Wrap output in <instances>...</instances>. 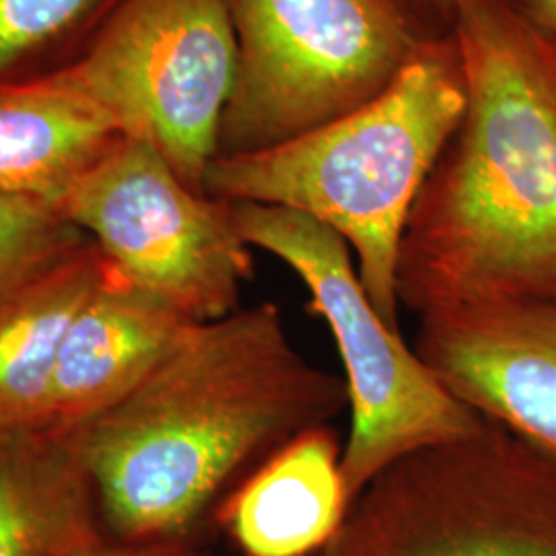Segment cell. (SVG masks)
Returning <instances> with one entry per match:
<instances>
[{
	"mask_svg": "<svg viewBox=\"0 0 556 556\" xmlns=\"http://www.w3.org/2000/svg\"><path fill=\"white\" fill-rule=\"evenodd\" d=\"M466 108L418 190L396 262L418 316L556 298V38L509 0H462Z\"/></svg>",
	"mask_w": 556,
	"mask_h": 556,
	"instance_id": "obj_1",
	"label": "cell"
},
{
	"mask_svg": "<svg viewBox=\"0 0 556 556\" xmlns=\"http://www.w3.org/2000/svg\"><path fill=\"white\" fill-rule=\"evenodd\" d=\"M344 408V378L303 357L277 305L258 303L190 324L75 443L122 540H190L239 472Z\"/></svg>",
	"mask_w": 556,
	"mask_h": 556,
	"instance_id": "obj_2",
	"label": "cell"
},
{
	"mask_svg": "<svg viewBox=\"0 0 556 556\" xmlns=\"http://www.w3.org/2000/svg\"><path fill=\"white\" fill-rule=\"evenodd\" d=\"M464 108L456 36L425 41L379 98L273 149L215 157L204 190L229 202L287 206L332 227L355 252L371 303L400 332V239Z\"/></svg>",
	"mask_w": 556,
	"mask_h": 556,
	"instance_id": "obj_3",
	"label": "cell"
},
{
	"mask_svg": "<svg viewBox=\"0 0 556 556\" xmlns=\"http://www.w3.org/2000/svg\"><path fill=\"white\" fill-rule=\"evenodd\" d=\"M231 208L243 241L282 260L303 280L309 312L337 340L351 410L340 464L351 505L397 459L484 425L381 318L338 231L287 206L231 202Z\"/></svg>",
	"mask_w": 556,
	"mask_h": 556,
	"instance_id": "obj_4",
	"label": "cell"
},
{
	"mask_svg": "<svg viewBox=\"0 0 556 556\" xmlns=\"http://www.w3.org/2000/svg\"><path fill=\"white\" fill-rule=\"evenodd\" d=\"M238 75L219 155L303 137L388 91L429 38L397 0H229Z\"/></svg>",
	"mask_w": 556,
	"mask_h": 556,
	"instance_id": "obj_5",
	"label": "cell"
},
{
	"mask_svg": "<svg viewBox=\"0 0 556 556\" xmlns=\"http://www.w3.org/2000/svg\"><path fill=\"white\" fill-rule=\"evenodd\" d=\"M318 556H556V466L484 418L388 466Z\"/></svg>",
	"mask_w": 556,
	"mask_h": 556,
	"instance_id": "obj_6",
	"label": "cell"
},
{
	"mask_svg": "<svg viewBox=\"0 0 556 556\" xmlns=\"http://www.w3.org/2000/svg\"><path fill=\"white\" fill-rule=\"evenodd\" d=\"M60 208L119 277L181 318L202 324L239 309L254 256L231 202L186 186L153 142L122 135Z\"/></svg>",
	"mask_w": 556,
	"mask_h": 556,
	"instance_id": "obj_7",
	"label": "cell"
},
{
	"mask_svg": "<svg viewBox=\"0 0 556 556\" xmlns=\"http://www.w3.org/2000/svg\"><path fill=\"white\" fill-rule=\"evenodd\" d=\"M64 71L122 135L153 142L186 186L206 194L238 75L229 0H124Z\"/></svg>",
	"mask_w": 556,
	"mask_h": 556,
	"instance_id": "obj_8",
	"label": "cell"
},
{
	"mask_svg": "<svg viewBox=\"0 0 556 556\" xmlns=\"http://www.w3.org/2000/svg\"><path fill=\"white\" fill-rule=\"evenodd\" d=\"M415 351L452 396L556 466V298L422 314Z\"/></svg>",
	"mask_w": 556,
	"mask_h": 556,
	"instance_id": "obj_9",
	"label": "cell"
},
{
	"mask_svg": "<svg viewBox=\"0 0 556 556\" xmlns=\"http://www.w3.org/2000/svg\"><path fill=\"white\" fill-rule=\"evenodd\" d=\"M190 324L103 258L100 280L62 342L40 431L79 433L128 396Z\"/></svg>",
	"mask_w": 556,
	"mask_h": 556,
	"instance_id": "obj_10",
	"label": "cell"
},
{
	"mask_svg": "<svg viewBox=\"0 0 556 556\" xmlns=\"http://www.w3.org/2000/svg\"><path fill=\"white\" fill-rule=\"evenodd\" d=\"M330 425L289 441L220 503L219 521L245 556H309L351 509Z\"/></svg>",
	"mask_w": 556,
	"mask_h": 556,
	"instance_id": "obj_11",
	"label": "cell"
},
{
	"mask_svg": "<svg viewBox=\"0 0 556 556\" xmlns=\"http://www.w3.org/2000/svg\"><path fill=\"white\" fill-rule=\"evenodd\" d=\"M119 137L116 122L64 68L0 85V194L60 206L71 186Z\"/></svg>",
	"mask_w": 556,
	"mask_h": 556,
	"instance_id": "obj_12",
	"label": "cell"
},
{
	"mask_svg": "<svg viewBox=\"0 0 556 556\" xmlns=\"http://www.w3.org/2000/svg\"><path fill=\"white\" fill-rule=\"evenodd\" d=\"M101 273L91 241L0 307V439L40 431L62 342Z\"/></svg>",
	"mask_w": 556,
	"mask_h": 556,
	"instance_id": "obj_13",
	"label": "cell"
},
{
	"mask_svg": "<svg viewBox=\"0 0 556 556\" xmlns=\"http://www.w3.org/2000/svg\"><path fill=\"white\" fill-rule=\"evenodd\" d=\"M75 435L0 439V556H64L91 540Z\"/></svg>",
	"mask_w": 556,
	"mask_h": 556,
	"instance_id": "obj_14",
	"label": "cell"
},
{
	"mask_svg": "<svg viewBox=\"0 0 556 556\" xmlns=\"http://www.w3.org/2000/svg\"><path fill=\"white\" fill-rule=\"evenodd\" d=\"M124 0H0V85L54 75L80 59Z\"/></svg>",
	"mask_w": 556,
	"mask_h": 556,
	"instance_id": "obj_15",
	"label": "cell"
},
{
	"mask_svg": "<svg viewBox=\"0 0 556 556\" xmlns=\"http://www.w3.org/2000/svg\"><path fill=\"white\" fill-rule=\"evenodd\" d=\"M87 243L56 202L0 194V307Z\"/></svg>",
	"mask_w": 556,
	"mask_h": 556,
	"instance_id": "obj_16",
	"label": "cell"
},
{
	"mask_svg": "<svg viewBox=\"0 0 556 556\" xmlns=\"http://www.w3.org/2000/svg\"><path fill=\"white\" fill-rule=\"evenodd\" d=\"M64 556H199L190 540L126 542L124 546H103L98 538L83 542Z\"/></svg>",
	"mask_w": 556,
	"mask_h": 556,
	"instance_id": "obj_17",
	"label": "cell"
},
{
	"mask_svg": "<svg viewBox=\"0 0 556 556\" xmlns=\"http://www.w3.org/2000/svg\"><path fill=\"white\" fill-rule=\"evenodd\" d=\"M429 38H450L456 29L462 0H397Z\"/></svg>",
	"mask_w": 556,
	"mask_h": 556,
	"instance_id": "obj_18",
	"label": "cell"
},
{
	"mask_svg": "<svg viewBox=\"0 0 556 556\" xmlns=\"http://www.w3.org/2000/svg\"><path fill=\"white\" fill-rule=\"evenodd\" d=\"M517 13L538 31L556 38V0H509Z\"/></svg>",
	"mask_w": 556,
	"mask_h": 556,
	"instance_id": "obj_19",
	"label": "cell"
}]
</instances>
